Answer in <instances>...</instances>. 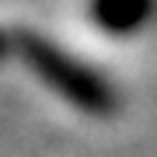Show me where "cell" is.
<instances>
[{"label": "cell", "instance_id": "2", "mask_svg": "<svg viewBox=\"0 0 157 157\" xmlns=\"http://www.w3.org/2000/svg\"><path fill=\"white\" fill-rule=\"evenodd\" d=\"M147 14V0H98V17L108 28H133Z\"/></svg>", "mask_w": 157, "mask_h": 157}, {"label": "cell", "instance_id": "1", "mask_svg": "<svg viewBox=\"0 0 157 157\" xmlns=\"http://www.w3.org/2000/svg\"><path fill=\"white\" fill-rule=\"evenodd\" d=\"M11 42H14V52H21V59L39 73L45 84H52L59 94H67L70 101H77L87 112H112V105H115L112 87L98 73H91L84 63L70 59L52 42H45L32 32H17Z\"/></svg>", "mask_w": 157, "mask_h": 157}]
</instances>
